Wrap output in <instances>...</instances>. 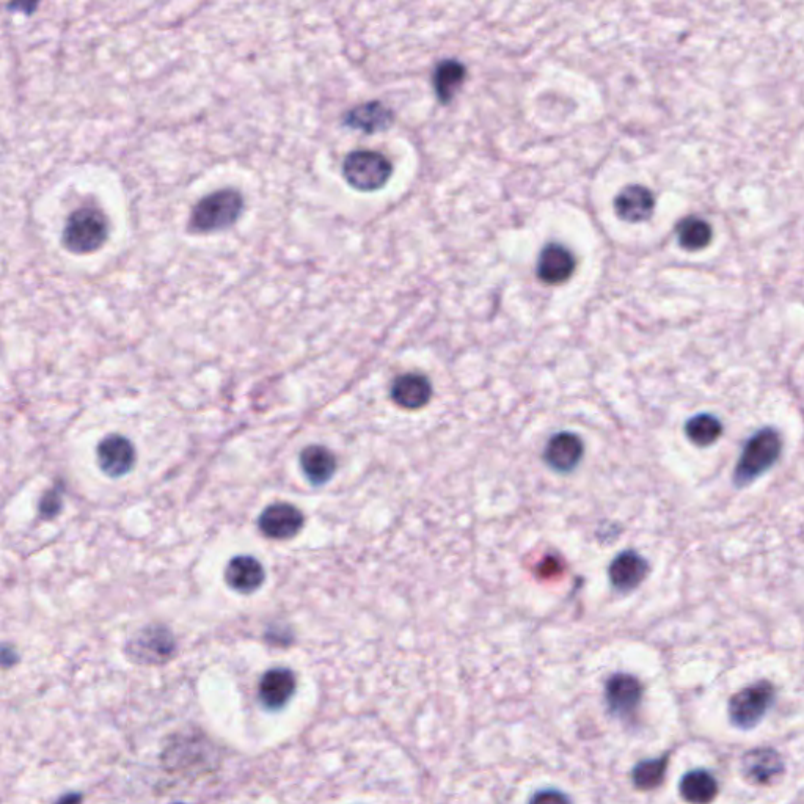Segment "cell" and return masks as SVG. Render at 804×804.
Segmentation results:
<instances>
[{
    "mask_svg": "<svg viewBox=\"0 0 804 804\" xmlns=\"http://www.w3.org/2000/svg\"><path fill=\"white\" fill-rule=\"evenodd\" d=\"M245 201L241 192L220 189L201 198L192 209L187 228L195 234L219 233L238 222L244 212Z\"/></svg>",
    "mask_w": 804,
    "mask_h": 804,
    "instance_id": "6da1fadb",
    "label": "cell"
},
{
    "mask_svg": "<svg viewBox=\"0 0 804 804\" xmlns=\"http://www.w3.org/2000/svg\"><path fill=\"white\" fill-rule=\"evenodd\" d=\"M783 440L776 429L764 428L751 435L743 446L742 454L735 465V487L750 486L756 479L772 470L781 457Z\"/></svg>",
    "mask_w": 804,
    "mask_h": 804,
    "instance_id": "7a4b0ae2",
    "label": "cell"
},
{
    "mask_svg": "<svg viewBox=\"0 0 804 804\" xmlns=\"http://www.w3.org/2000/svg\"><path fill=\"white\" fill-rule=\"evenodd\" d=\"M109 219L101 209L84 206L71 212L63 227L62 244L74 255L95 253L109 238Z\"/></svg>",
    "mask_w": 804,
    "mask_h": 804,
    "instance_id": "3957f363",
    "label": "cell"
},
{
    "mask_svg": "<svg viewBox=\"0 0 804 804\" xmlns=\"http://www.w3.org/2000/svg\"><path fill=\"white\" fill-rule=\"evenodd\" d=\"M776 702V688L770 680H757L731 696L729 721L742 731H750L761 723Z\"/></svg>",
    "mask_w": 804,
    "mask_h": 804,
    "instance_id": "277c9868",
    "label": "cell"
},
{
    "mask_svg": "<svg viewBox=\"0 0 804 804\" xmlns=\"http://www.w3.org/2000/svg\"><path fill=\"white\" fill-rule=\"evenodd\" d=\"M393 165L387 156L377 151L357 150L346 156L343 176L355 191H379L392 178Z\"/></svg>",
    "mask_w": 804,
    "mask_h": 804,
    "instance_id": "5b68a950",
    "label": "cell"
},
{
    "mask_svg": "<svg viewBox=\"0 0 804 804\" xmlns=\"http://www.w3.org/2000/svg\"><path fill=\"white\" fill-rule=\"evenodd\" d=\"M644 687L632 674H613L605 684V704L613 717L630 718L643 701Z\"/></svg>",
    "mask_w": 804,
    "mask_h": 804,
    "instance_id": "8992f818",
    "label": "cell"
},
{
    "mask_svg": "<svg viewBox=\"0 0 804 804\" xmlns=\"http://www.w3.org/2000/svg\"><path fill=\"white\" fill-rule=\"evenodd\" d=\"M175 652V640L165 627H147L137 633L128 646L129 657L137 663L159 665L172 657Z\"/></svg>",
    "mask_w": 804,
    "mask_h": 804,
    "instance_id": "52a82bcc",
    "label": "cell"
},
{
    "mask_svg": "<svg viewBox=\"0 0 804 804\" xmlns=\"http://www.w3.org/2000/svg\"><path fill=\"white\" fill-rule=\"evenodd\" d=\"M305 517L297 506L291 503H274L261 512L258 527L261 533L275 541H288L302 531Z\"/></svg>",
    "mask_w": 804,
    "mask_h": 804,
    "instance_id": "ba28073f",
    "label": "cell"
},
{
    "mask_svg": "<svg viewBox=\"0 0 804 804\" xmlns=\"http://www.w3.org/2000/svg\"><path fill=\"white\" fill-rule=\"evenodd\" d=\"M98 465L104 475L110 478H121L128 475L136 465V448L131 440L123 435L112 434L104 437L96 448Z\"/></svg>",
    "mask_w": 804,
    "mask_h": 804,
    "instance_id": "9c48e42d",
    "label": "cell"
},
{
    "mask_svg": "<svg viewBox=\"0 0 804 804\" xmlns=\"http://www.w3.org/2000/svg\"><path fill=\"white\" fill-rule=\"evenodd\" d=\"M585 454L583 440L572 432H558L545 445L544 462L556 473H571Z\"/></svg>",
    "mask_w": 804,
    "mask_h": 804,
    "instance_id": "30bf717a",
    "label": "cell"
},
{
    "mask_svg": "<svg viewBox=\"0 0 804 804\" xmlns=\"http://www.w3.org/2000/svg\"><path fill=\"white\" fill-rule=\"evenodd\" d=\"M575 271V256L566 245L552 244L545 245L539 255L538 272L539 280L544 285L558 286L569 282Z\"/></svg>",
    "mask_w": 804,
    "mask_h": 804,
    "instance_id": "8fae6325",
    "label": "cell"
},
{
    "mask_svg": "<svg viewBox=\"0 0 804 804\" xmlns=\"http://www.w3.org/2000/svg\"><path fill=\"white\" fill-rule=\"evenodd\" d=\"M647 574H649V563L635 550H624L619 553L608 567L611 586L621 593H630L638 588L646 580Z\"/></svg>",
    "mask_w": 804,
    "mask_h": 804,
    "instance_id": "7c38bea8",
    "label": "cell"
},
{
    "mask_svg": "<svg viewBox=\"0 0 804 804\" xmlns=\"http://www.w3.org/2000/svg\"><path fill=\"white\" fill-rule=\"evenodd\" d=\"M296 687V676L291 669L272 668L261 677L258 698L267 710H280L291 701Z\"/></svg>",
    "mask_w": 804,
    "mask_h": 804,
    "instance_id": "4fadbf2b",
    "label": "cell"
},
{
    "mask_svg": "<svg viewBox=\"0 0 804 804\" xmlns=\"http://www.w3.org/2000/svg\"><path fill=\"white\" fill-rule=\"evenodd\" d=\"M395 123V112L381 101H368L348 110L343 125L365 134L387 131Z\"/></svg>",
    "mask_w": 804,
    "mask_h": 804,
    "instance_id": "5bb4252c",
    "label": "cell"
},
{
    "mask_svg": "<svg viewBox=\"0 0 804 804\" xmlns=\"http://www.w3.org/2000/svg\"><path fill=\"white\" fill-rule=\"evenodd\" d=\"M742 772L750 783L765 786L783 775V757L773 748H756L743 756Z\"/></svg>",
    "mask_w": 804,
    "mask_h": 804,
    "instance_id": "9a60e30c",
    "label": "cell"
},
{
    "mask_svg": "<svg viewBox=\"0 0 804 804\" xmlns=\"http://www.w3.org/2000/svg\"><path fill=\"white\" fill-rule=\"evenodd\" d=\"M614 211L624 222H646L655 211L654 194L641 184L624 187L614 200Z\"/></svg>",
    "mask_w": 804,
    "mask_h": 804,
    "instance_id": "2e32d148",
    "label": "cell"
},
{
    "mask_svg": "<svg viewBox=\"0 0 804 804\" xmlns=\"http://www.w3.org/2000/svg\"><path fill=\"white\" fill-rule=\"evenodd\" d=\"M264 578L263 564L249 555L236 556L225 569V582L236 593H255L263 586Z\"/></svg>",
    "mask_w": 804,
    "mask_h": 804,
    "instance_id": "e0dca14e",
    "label": "cell"
},
{
    "mask_svg": "<svg viewBox=\"0 0 804 804\" xmlns=\"http://www.w3.org/2000/svg\"><path fill=\"white\" fill-rule=\"evenodd\" d=\"M431 398V381L423 374H402L393 382L392 399L401 409L420 410L431 401Z\"/></svg>",
    "mask_w": 804,
    "mask_h": 804,
    "instance_id": "ac0fdd59",
    "label": "cell"
},
{
    "mask_svg": "<svg viewBox=\"0 0 804 804\" xmlns=\"http://www.w3.org/2000/svg\"><path fill=\"white\" fill-rule=\"evenodd\" d=\"M337 467V457L326 446L310 445L300 453V468L313 486L329 483Z\"/></svg>",
    "mask_w": 804,
    "mask_h": 804,
    "instance_id": "d6986e66",
    "label": "cell"
},
{
    "mask_svg": "<svg viewBox=\"0 0 804 804\" xmlns=\"http://www.w3.org/2000/svg\"><path fill=\"white\" fill-rule=\"evenodd\" d=\"M467 79V68L464 63L454 59L442 60L432 73V85L440 104H451Z\"/></svg>",
    "mask_w": 804,
    "mask_h": 804,
    "instance_id": "ffe728a7",
    "label": "cell"
},
{
    "mask_svg": "<svg viewBox=\"0 0 804 804\" xmlns=\"http://www.w3.org/2000/svg\"><path fill=\"white\" fill-rule=\"evenodd\" d=\"M718 790L717 778L701 768L685 773L680 779L679 794L688 803H712L717 798Z\"/></svg>",
    "mask_w": 804,
    "mask_h": 804,
    "instance_id": "44dd1931",
    "label": "cell"
},
{
    "mask_svg": "<svg viewBox=\"0 0 804 804\" xmlns=\"http://www.w3.org/2000/svg\"><path fill=\"white\" fill-rule=\"evenodd\" d=\"M677 241L688 252H699L709 247L713 239V228L706 219L688 216L676 225Z\"/></svg>",
    "mask_w": 804,
    "mask_h": 804,
    "instance_id": "7402d4cb",
    "label": "cell"
},
{
    "mask_svg": "<svg viewBox=\"0 0 804 804\" xmlns=\"http://www.w3.org/2000/svg\"><path fill=\"white\" fill-rule=\"evenodd\" d=\"M685 434L693 445L707 448L718 442L723 434V424L712 413H699L687 421Z\"/></svg>",
    "mask_w": 804,
    "mask_h": 804,
    "instance_id": "603a6c76",
    "label": "cell"
},
{
    "mask_svg": "<svg viewBox=\"0 0 804 804\" xmlns=\"http://www.w3.org/2000/svg\"><path fill=\"white\" fill-rule=\"evenodd\" d=\"M668 764L669 754L638 762L632 770L633 786L638 790H654L662 786Z\"/></svg>",
    "mask_w": 804,
    "mask_h": 804,
    "instance_id": "cb8c5ba5",
    "label": "cell"
},
{
    "mask_svg": "<svg viewBox=\"0 0 804 804\" xmlns=\"http://www.w3.org/2000/svg\"><path fill=\"white\" fill-rule=\"evenodd\" d=\"M60 509H62V498H60L59 492L55 489L46 492L40 503V511L43 517H55L59 514Z\"/></svg>",
    "mask_w": 804,
    "mask_h": 804,
    "instance_id": "d4e9b609",
    "label": "cell"
},
{
    "mask_svg": "<svg viewBox=\"0 0 804 804\" xmlns=\"http://www.w3.org/2000/svg\"><path fill=\"white\" fill-rule=\"evenodd\" d=\"M41 0H10L8 11L18 13V15L32 16L40 7Z\"/></svg>",
    "mask_w": 804,
    "mask_h": 804,
    "instance_id": "484cf974",
    "label": "cell"
}]
</instances>
